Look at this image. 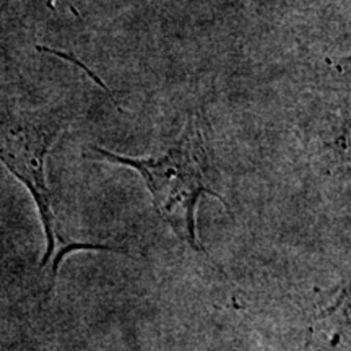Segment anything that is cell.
I'll return each mask as SVG.
<instances>
[{
  "instance_id": "cell-1",
  "label": "cell",
  "mask_w": 351,
  "mask_h": 351,
  "mask_svg": "<svg viewBox=\"0 0 351 351\" xmlns=\"http://www.w3.org/2000/svg\"><path fill=\"white\" fill-rule=\"evenodd\" d=\"M96 153L111 163L138 171L161 219L184 244L195 252L207 254L197 238V205L204 195L217 197L223 204L225 199L212 182V165L195 121L187 122L178 142L160 156L132 158L104 148H96Z\"/></svg>"
},
{
  "instance_id": "cell-2",
  "label": "cell",
  "mask_w": 351,
  "mask_h": 351,
  "mask_svg": "<svg viewBox=\"0 0 351 351\" xmlns=\"http://www.w3.org/2000/svg\"><path fill=\"white\" fill-rule=\"evenodd\" d=\"M65 122L57 116L19 112L0 108V163L32 192L46 234L41 270L49 271V288L56 285L60 263L70 252L108 251V245L77 243L60 228L46 181V161Z\"/></svg>"
}]
</instances>
